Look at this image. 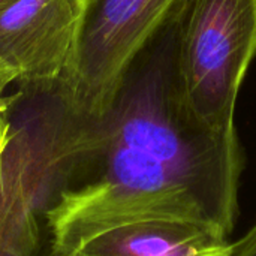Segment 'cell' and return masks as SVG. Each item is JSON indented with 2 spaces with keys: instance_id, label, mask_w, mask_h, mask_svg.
I'll return each mask as SVG.
<instances>
[{
  "instance_id": "52a82bcc",
  "label": "cell",
  "mask_w": 256,
  "mask_h": 256,
  "mask_svg": "<svg viewBox=\"0 0 256 256\" xmlns=\"http://www.w3.org/2000/svg\"><path fill=\"white\" fill-rule=\"evenodd\" d=\"M228 256H256V224L236 243H231Z\"/></svg>"
},
{
  "instance_id": "7a4b0ae2",
  "label": "cell",
  "mask_w": 256,
  "mask_h": 256,
  "mask_svg": "<svg viewBox=\"0 0 256 256\" xmlns=\"http://www.w3.org/2000/svg\"><path fill=\"white\" fill-rule=\"evenodd\" d=\"M256 58V0H184L177 63L190 110L234 132L240 87Z\"/></svg>"
},
{
  "instance_id": "3957f363",
  "label": "cell",
  "mask_w": 256,
  "mask_h": 256,
  "mask_svg": "<svg viewBox=\"0 0 256 256\" xmlns=\"http://www.w3.org/2000/svg\"><path fill=\"white\" fill-rule=\"evenodd\" d=\"M183 0H87L75 58L58 93L87 120L112 105L135 58Z\"/></svg>"
},
{
  "instance_id": "6da1fadb",
  "label": "cell",
  "mask_w": 256,
  "mask_h": 256,
  "mask_svg": "<svg viewBox=\"0 0 256 256\" xmlns=\"http://www.w3.org/2000/svg\"><path fill=\"white\" fill-rule=\"evenodd\" d=\"M183 3L135 58L110 110L86 120L82 154L102 158L98 178L140 220H192L230 237L246 158L237 130L213 129L186 100Z\"/></svg>"
},
{
  "instance_id": "ba28073f",
  "label": "cell",
  "mask_w": 256,
  "mask_h": 256,
  "mask_svg": "<svg viewBox=\"0 0 256 256\" xmlns=\"http://www.w3.org/2000/svg\"><path fill=\"white\" fill-rule=\"evenodd\" d=\"M15 81H18V72L8 63L0 60V100H3L8 96L6 90Z\"/></svg>"
},
{
  "instance_id": "5b68a950",
  "label": "cell",
  "mask_w": 256,
  "mask_h": 256,
  "mask_svg": "<svg viewBox=\"0 0 256 256\" xmlns=\"http://www.w3.org/2000/svg\"><path fill=\"white\" fill-rule=\"evenodd\" d=\"M220 231L192 220H152L99 238L74 256H228Z\"/></svg>"
},
{
  "instance_id": "277c9868",
  "label": "cell",
  "mask_w": 256,
  "mask_h": 256,
  "mask_svg": "<svg viewBox=\"0 0 256 256\" xmlns=\"http://www.w3.org/2000/svg\"><path fill=\"white\" fill-rule=\"evenodd\" d=\"M84 0H15L0 14V60L33 93L52 92L69 74Z\"/></svg>"
},
{
  "instance_id": "8992f818",
  "label": "cell",
  "mask_w": 256,
  "mask_h": 256,
  "mask_svg": "<svg viewBox=\"0 0 256 256\" xmlns=\"http://www.w3.org/2000/svg\"><path fill=\"white\" fill-rule=\"evenodd\" d=\"M20 96H6L3 100H0V164L3 153L9 144L10 135H12V122H10V112L15 104L18 102Z\"/></svg>"
},
{
  "instance_id": "8fae6325",
  "label": "cell",
  "mask_w": 256,
  "mask_h": 256,
  "mask_svg": "<svg viewBox=\"0 0 256 256\" xmlns=\"http://www.w3.org/2000/svg\"><path fill=\"white\" fill-rule=\"evenodd\" d=\"M51 256H54V255H51Z\"/></svg>"
},
{
  "instance_id": "9c48e42d",
  "label": "cell",
  "mask_w": 256,
  "mask_h": 256,
  "mask_svg": "<svg viewBox=\"0 0 256 256\" xmlns=\"http://www.w3.org/2000/svg\"><path fill=\"white\" fill-rule=\"evenodd\" d=\"M14 2H15V0H0V14H2L8 6H10Z\"/></svg>"
},
{
  "instance_id": "30bf717a",
  "label": "cell",
  "mask_w": 256,
  "mask_h": 256,
  "mask_svg": "<svg viewBox=\"0 0 256 256\" xmlns=\"http://www.w3.org/2000/svg\"><path fill=\"white\" fill-rule=\"evenodd\" d=\"M84 2H87V0H84Z\"/></svg>"
}]
</instances>
